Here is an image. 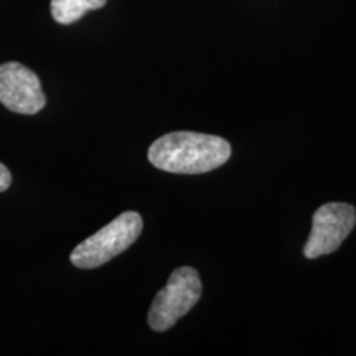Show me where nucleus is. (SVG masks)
Instances as JSON below:
<instances>
[{
    "label": "nucleus",
    "mask_w": 356,
    "mask_h": 356,
    "mask_svg": "<svg viewBox=\"0 0 356 356\" xmlns=\"http://www.w3.org/2000/svg\"><path fill=\"white\" fill-rule=\"evenodd\" d=\"M202 280L193 267H178L170 274L149 310V325L155 332H165L193 309L202 297Z\"/></svg>",
    "instance_id": "obj_3"
},
{
    "label": "nucleus",
    "mask_w": 356,
    "mask_h": 356,
    "mask_svg": "<svg viewBox=\"0 0 356 356\" xmlns=\"http://www.w3.org/2000/svg\"><path fill=\"white\" fill-rule=\"evenodd\" d=\"M356 225V210L350 203L322 204L312 218V231L304 246L307 259L332 254L343 244Z\"/></svg>",
    "instance_id": "obj_4"
},
{
    "label": "nucleus",
    "mask_w": 356,
    "mask_h": 356,
    "mask_svg": "<svg viewBox=\"0 0 356 356\" xmlns=\"http://www.w3.org/2000/svg\"><path fill=\"white\" fill-rule=\"evenodd\" d=\"M144 228L139 213L126 211L109 225L79 243L71 252V262L79 269H95L119 256L136 243Z\"/></svg>",
    "instance_id": "obj_2"
},
{
    "label": "nucleus",
    "mask_w": 356,
    "mask_h": 356,
    "mask_svg": "<svg viewBox=\"0 0 356 356\" xmlns=\"http://www.w3.org/2000/svg\"><path fill=\"white\" fill-rule=\"evenodd\" d=\"M231 157L228 140L200 132H170L159 137L149 149V162L170 173H207Z\"/></svg>",
    "instance_id": "obj_1"
},
{
    "label": "nucleus",
    "mask_w": 356,
    "mask_h": 356,
    "mask_svg": "<svg viewBox=\"0 0 356 356\" xmlns=\"http://www.w3.org/2000/svg\"><path fill=\"white\" fill-rule=\"evenodd\" d=\"M104 6L106 0H51V15L58 24L70 25L78 22L86 12Z\"/></svg>",
    "instance_id": "obj_6"
},
{
    "label": "nucleus",
    "mask_w": 356,
    "mask_h": 356,
    "mask_svg": "<svg viewBox=\"0 0 356 356\" xmlns=\"http://www.w3.org/2000/svg\"><path fill=\"white\" fill-rule=\"evenodd\" d=\"M0 102L17 114H37L47 104L42 83L26 66L10 61L0 65Z\"/></svg>",
    "instance_id": "obj_5"
},
{
    "label": "nucleus",
    "mask_w": 356,
    "mask_h": 356,
    "mask_svg": "<svg viewBox=\"0 0 356 356\" xmlns=\"http://www.w3.org/2000/svg\"><path fill=\"white\" fill-rule=\"evenodd\" d=\"M10 184H12L10 172H8V168L3 165V163H0V193L6 191L8 186H10Z\"/></svg>",
    "instance_id": "obj_7"
}]
</instances>
